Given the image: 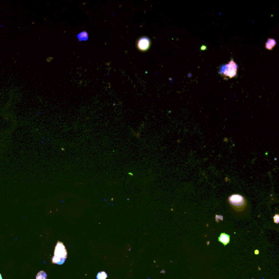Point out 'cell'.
Returning <instances> with one entry per match:
<instances>
[{
  "label": "cell",
  "mask_w": 279,
  "mask_h": 279,
  "mask_svg": "<svg viewBox=\"0 0 279 279\" xmlns=\"http://www.w3.org/2000/svg\"><path fill=\"white\" fill-rule=\"evenodd\" d=\"M150 46V41L148 38L143 37L140 38L137 42V48L141 51H146Z\"/></svg>",
  "instance_id": "cell-4"
},
{
  "label": "cell",
  "mask_w": 279,
  "mask_h": 279,
  "mask_svg": "<svg viewBox=\"0 0 279 279\" xmlns=\"http://www.w3.org/2000/svg\"><path fill=\"white\" fill-rule=\"evenodd\" d=\"M254 254H259V251L258 250H256L254 251Z\"/></svg>",
  "instance_id": "cell-11"
},
{
  "label": "cell",
  "mask_w": 279,
  "mask_h": 279,
  "mask_svg": "<svg viewBox=\"0 0 279 279\" xmlns=\"http://www.w3.org/2000/svg\"><path fill=\"white\" fill-rule=\"evenodd\" d=\"M36 279H47V274L44 271H40L38 273Z\"/></svg>",
  "instance_id": "cell-8"
},
{
  "label": "cell",
  "mask_w": 279,
  "mask_h": 279,
  "mask_svg": "<svg viewBox=\"0 0 279 279\" xmlns=\"http://www.w3.org/2000/svg\"><path fill=\"white\" fill-rule=\"evenodd\" d=\"M0 279H2V276L1 275V274H0Z\"/></svg>",
  "instance_id": "cell-12"
},
{
  "label": "cell",
  "mask_w": 279,
  "mask_h": 279,
  "mask_svg": "<svg viewBox=\"0 0 279 279\" xmlns=\"http://www.w3.org/2000/svg\"><path fill=\"white\" fill-rule=\"evenodd\" d=\"M237 64L234 62L233 60H232L228 64L221 67L219 73L223 76L232 79L237 75Z\"/></svg>",
  "instance_id": "cell-3"
},
{
  "label": "cell",
  "mask_w": 279,
  "mask_h": 279,
  "mask_svg": "<svg viewBox=\"0 0 279 279\" xmlns=\"http://www.w3.org/2000/svg\"><path fill=\"white\" fill-rule=\"evenodd\" d=\"M107 277V275L105 272H100L98 273L97 275V279H106Z\"/></svg>",
  "instance_id": "cell-9"
},
{
  "label": "cell",
  "mask_w": 279,
  "mask_h": 279,
  "mask_svg": "<svg viewBox=\"0 0 279 279\" xmlns=\"http://www.w3.org/2000/svg\"><path fill=\"white\" fill-rule=\"evenodd\" d=\"M274 221L276 223H279V214H276L274 217Z\"/></svg>",
  "instance_id": "cell-10"
},
{
  "label": "cell",
  "mask_w": 279,
  "mask_h": 279,
  "mask_svg": "<svg viewBox=\"0 0 279 279\" xmlns=\"http://www.w3.org/2000/svg\"><path fill=\"white\" fill-rule=\"evenodd\" d=\"M67 257V251L65 246L62 242H57L55 248L54 256L52 258V262L58 265H61L64 263Z\"/></svg>",
  "instance_id": "cell-1"
},
{
  "label": "cell",
  "mask_w": 279,
  "mask_h": 279,
  "mask_svg": "<svg viewBox=\"0 0 279 279\" xmlns=\"http://www.w3.org/2000/svg\"><path fill=\"white\" fill-rule=\"evenodd\" d=\"M129 174H131V175H133V174H131V173H130V172L129 173Z\"/></svg>",
  "instance_id": "cell-13"
},
{
  "label": "cell",
  "mask_w": 279,
  "mask_h": 279,
  "mask_svg": "<svg viewBox=\"0 0 279 279\" xmlns=\"http://www.w3.org/2000/svg\"><path fill=\"white\" fill-rule=\"evenodd\" d=\"M218 241L219 242L221 243L224 246H226L229 243L230 236L225 233H222L218 237Z\"/></svg>",
  "instance_id": "cell-5"
},
{
  "label": "cell",
  "mask_w": 279,
  "mask_h": 279,
  "mask_svg": "<svg viewBox=\"0 0 279 279\" xmlns=\"http://www.w3.org/2000/svg\"><path fill=\"white\" fill-rule=\"evenodd\" d=\"M229 202L231 207L237 211H244L248 205L247 200L239 194H233L230 196Z\"/></svg>",
  "instance_id": "cell-2"
},
{
  "label": "cell",
  "mask_w": 279,
  "mask_h": 279,
  "mask_svg": "<svg viewBox=\"0 0 279 279\" xmlns=\"http://www.w3.org/2000/svg\"><path fill=\"white\" fill-rule=\"evenodd\" d=\"M276 45V42L273 39H269L266 43V48L268 50H272Z\"/></svg>",
  "instance_id": "cell-6"
},
{
  "label": "cell",
  "mask_w": 279,
  "mask_h": 279,
  "mask_svg": "<svg viewBox=\"0 0 279 279\" xmlns=\"http://www.w3.org/2000/svg\"><path fill=\"white\" fill-rule=\"evenodd\" d=\"M77 37L78 38V39L80 40V41H85V40H87L88 38V33L86 31H83L82 32L80 33Z\"/></svg>",
  "instance_id": "cell-7"
}]
</instances>
